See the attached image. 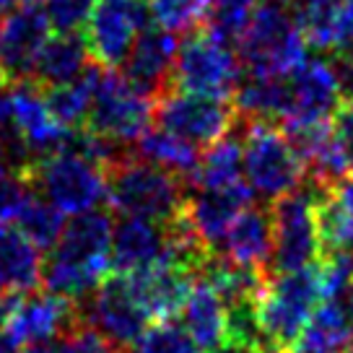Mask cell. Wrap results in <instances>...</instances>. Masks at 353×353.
I'll list each match as a JSON object with an SVG mask.
<instances>
[{"mask_svg":"<svg viewBox=\"0 0 353 353\" xmlns=\"http://www.w3.org/2000/svg\"><path fill=\"white\" fill-rule=\"evenodd\" d=\"M112 210H88L65 232L42 263V286L55 296L83 304L112 270Z\"/></svg>","mask_w":353,"mask_h":353,"instance_id":"6da1fadb","label":"cell"},{"mask_svg":"<svg viewBox=\"0 0 353 353\" xmlns=\"http://www.w3.org/2000/svg\"><path fill=\"white\" fill-rule=\"evenodd\" d=\"M188 188L190 185L182 176L159 169L132 154L107 169L110 210L156 221L164 226L182 216L188 203Z\"/></svg>","mask_w":353,"mask_h":353,"instance_id":"7a4b0ae2","label":"cell"},{"mask_svg":"<svg viewBox=\"0 0 353 353\" xmlns=\"http://www.w3.org/2000/svg\"><path fill=\"white\" fill-rule=\"evenodd\" d=\"M236 50L252 76H288L307 60V39L283 0L257 3Z\"/></svg>","mask_w":353,"mask_h":353,"instance_id":"3957f363","label":"cell"},{"mask_svg":"<svg viewBox=\"0 0 353 353\" xmlns=\"http://www.w3.org/2000/svg\"><path fill=\"white\" fill-rule=\"evenodd\" d=\"M23 182L63 213L97 210L107 198V169L73 151L34 159L23 166Z\"/></svg>","mask_w":353,"mask_h":353,"instance_id":"277c9868","label":"cell"},{"mask_svg":"<svg viewBox=\"0 0 353 353\" xmlns=\"http://www.w3.org/2000/svg\"><path fill=\"white\" fill-rule=\"evenodd\" d=\"M325 299L322 294L320 265L296 273H276L268 278L257 299V320L268 345L291 351L299 332L304 330L314 309Z\"/></svg>","mask_w":353,"mask_h":353,"instance_id":"5b68a950","label":"cell"},{"mask_svg":"<svg viewBox=\"0 0 353 353\" xmlns=\"http://www.w3.org/2000/svg\"><path fill=\"white\" fill-rule=\"evenodd\" d=\"M242 164L252 192L270 203L296 192L307 182V166L278 122L247 120L242 135Z\"/></svg>","mask_w":353,"mask_h":353,"instance_id":"8992f818","label":"cell"},{"mask_svg":"<svg viewBox=\"0 0 353 353\" xmlns=\"http://www.w3.org/2000/svg\"><path fill=\"white\" fill-rule=\"evenodd\" d=\"M151 117L154 99L141 94L128 78L117 76L114 70L101 65L94 68V91L83 130L114 143L132 145V141H138L148 130Z\"/></svg>","mask_w":353,"mask_h":353,"instance_id":"52a82bcc","label":"cell"},{"mask_svg":"<svg viewBox=\"0 0 353 353\" xmlns=\"http://www.w3.org/2000/svg\"><path fill=\"white\" fill-rule=\"evenodd\" d=\"M322 192L327 190L314 182H304L296 192L270 203L276 221V250H273L270 276L296 273L322 260V242L317 229V200Z\"/></svg>","mask_w":353,"mask_h":353,"instance_id":"ba28073f","label":"cell"},{"mask_svg":"<svg viewBox=\"0 0 353 353\" xmlns=\"http://www.w3.org/2000/svg\"><path fill=\"white\" fill-rule=\"evenodd\" d=\"M239 76L242 63L236 60L232 47L219 42L205 26H200L190 32L176 50L172 88L213 99H234Z\"/></svg>","mask_w":353,"mask_h":353,"instance_id":"9c48e42d","label":"cell"},{"mask_svg":"<svg viewBox=\"0 0 353 353\" xmlns=\"http://www.w3.org/2000/svg\"><path fill=\"white\" fill-rule=\"evenodd\" d=\"M154 117L161 130H169L192 145H216L242 120L232 99H213L169 88L154 99Z\"/></svg>","mask_w":353,"mask_h":353,"instance_id":"30bf717a","label":"cell"},{"mask_svg":"<svg viewBox=\"0 0 353 353\" xmlns=\"http://www.w3.org/2000/svg\"><path fill=\"white\" fill-rule=\"evenodd\" d=\"M148 0H97L83 29L94 63L107 70L125 65L135 39L148 29Z\"/></svg>","mask_w":353,"mask_h":353,"instance_id":"8fae6325","label":"cell"},{"mask_svg":"<svg viewBox=\"0 0 353 353\" xmlns=\"http://www.w3.org/2000/svg\"><path fill=\"white\" fill-rule=\"evenodd\" d=\"M81 320L101 332L120 353H128L145 332L148 314L132 294L130 281L122 273H110L81 304Z\"/></svg>","mask_w":353,"mask_h":353,"instance_id":"7c38bea8","label":"cell"},{"mask_svg":"<svg viewBox=\"0 0 353 353\" xmlns=\"http://www.w3.org/2000/svg\"><path fill=\"white\" fill-rule=\"evenodd\" d=\"M50 39V19L39 3L19 0L0 26V86L29 83L37 57Z\"/></svg>","mask_w":353,"mask_h":353,"instance_id":"4fadbf2b","label":"cell"},{"mask_svg":"<svg viewBox=\"0 0 353 353\" xmlns=\"http://www.w3.org/2000/svg\"><path fill=\"white\" fill-rule=\"evenodd\" d=\"M288 94L291 107L288 117L281 125L294 122H330L345 104V83L335 57H314L288 73Z\"/></svg>","mask_w":353,"mask_h":353,"instance_id":"5bb4252c","label":"cell"},{"mask_svg":"<svg viewBox=\"0 0 353 353\" xmlns=\"http://www.w3.org/2000/svg\"><path fill=\"white\" fill-rule=\"evenodd\" d=\"M128 281H130V288L138 299V304L148 314V320L164 322L182 312L198 276L174 260H161V263L148 265L143 270L130 273Z\"/></svg>","mask_w":353,"mask_h":353,"instance_id":"9a60e30c","label":"cell"},{"mask_svg":"<svg viewBox=\"0 0 353 353\" xmlns=\"http://www.w3.org/2000/svg\"><path fill=\"white\" fill-rule=\"evenodd\" d=\"M252 198L254 192L247 182L223 190H200L195 195H188L185 216L200 242L213 252H221L223 239L234 226V221L250 205H254Z\"/></svg>","mask_w":353,"mask_h":353,"instance_id":"2e32d148","label":"cell"},{"mask_svg":"<svg viewBox=\"0 0 353 353\" xmlns=\"http://www.w3.org/2000/svg\"><path fill=\"white\" fill-rule=\"evenodd\" d=\"M176 39L161 26H148L132 44L125 60V78L148 99H159L172 88L176 63Z\"/></svg>","mask_w":353,"mask_h":353,"instance_id":"e0dca14e","label":"cell"},{"mask_svg":"<svg viewBox=\"0 0 353 353\" xmlns=\"http://www.w3.org/2000/svg\"><path fill=\"white\" fill-rule=\"evenodd\" d=\"M11 104L13 120L21 132L23 143L29 148V156L34 159H47L52 154H60L68 148L70 130L50 114L47 101L42 97V88L34 83H19L11 86Z\"/></svg>","mask_w":353,"mask_h":353,"instance_id":"ac0fdd59","label":"cell"},{"mask_svg":"<svg viewBox=\"0 0 353 353\" xmlns=\"http://www.w3.org/2000/svg\"><path fill=\"white\" fill-rule=\"evenodd\" d=\"M78 320H81V304L55 296L50 291H42V294L32 291L21 299L6 332L19 345H32V343H42L63 335Z\"/></svg>","mask_w":353,"mask_h":353,"instance_id":"d6986e66","label":"cell"},{"mask_svg":"<svg viewBox=\"0 0 353 353\" xmlns=\"http://www.w3.org/2000/svg\"><path fill=\"white\" fill-rule=\"evenodd\" d=\"M276 250V221L273 205H250L229 229L221 254L234 265L260 270L270 276Z\"/></svg>","mask_w":353,"mask_h":353,"instance_id":"ffe728a7","label":"cell"},{"mask_svg":"<svg viewBox=\"0 0 353 353\" xmlns=\"http://www.w3.org/2000/svg\"><path fill=\"white\" fill-rule=\"evenodd\" d=\"M172 229L148 219L125 216L112 234V270L135 273L169 257Z\"/></svg>","mask_w":353,"mask_h":353,"instance_id":"44dd1931","label":"cell"},{"mask_svg":"<svg viewBox=\"0 0 353 353\" xmlns=\"http://www.w3.org/2000/svg\"><path fill=\"white\" fill-rule=\"evenodd\" d=\"M353 312L343 301L325 299L309 317L288 353H351Z\"/></svg>","mask_w":353,"mask_h":353,"instance_id":"7402d4cb","label":"cell"},{"mask_svg":"<svg viewBox=\"0 0 353 353\" xmlns=\"http://www.w3.org/2000/svg\"><path fill=\"white\" fill-rule=\"evenodd\" d=\"M182 322L200 353L216 351L226 341V304L205 278H198L182 307Z\"/></svg>","mask_w":353,"mask_h":353,"instance_id":"603a6c76","label":"cell"},{"mask_svg":"<svg viewBox=\"0 0 353 353\" xmlns=\"http://www.w3.org/2000/svg\"><path fill=\"white\" fill-rule=\"evenodd\" d=\"M88 68V47L76 34H57L44 42L42 52L37 57L34 76L29 83L42 91L57 86H68L86 73Z\"/></svg>","mask_w":353,"mask_h":353,"instance_id":"cb8c5ba5","label":"cell"},{"mask_svg":"<svg viewBox=\"0 0 353 353\" xmlns=\"http://www.w3.org/2000/svg\"><path fill=\"white\" fill-rule=\"evenodd\" d=\"M42 283V260L21 229L0 226V294H32Z\"/></svg>","mask_w":353,"mask_h":353,"instance_id":"d4e9b609","label":"cell"},{"mask_svg":"<svg viewBox=\"0 0 353 353\" xmlns=\"http://www.w3.org/2000/svg\"><path fill=\"white\" fill-rule=\"evenodd\" d=\"M132 156H138V159H143L148 164L182 176L188 185L200 164L198 145H192L190 141L179 138L174 132L161 130V128L159 130H145L132 143Z\"/></svg>","mask_w":353,"mask_h":353,"instance_id":"484cf974","label":"cell"},{"mask_svg":"<svg viewBox=\"0 0 353 353\" xmlns=\"http://www.w3.org/2000/svg\"><path fill=\"white\" fill-rule=\"evenodd\" d=\"M242 145L236 138H223L210 145L208 154L200 156V164L190 179V188L200 190H223L242 182Z\"/></svg>","mask_w":353,"mask_h":353,"instance_id":"4316f807","label":"cell"},{"mask_svg":"<svg viewBox=\"0 0 353 353\" xmlns=\"http://www.w3.org/2000/svg\"><path fill=\"white\" fill-rule=\"evenodd\" d=\"M291 3H294V19L309 47L322 52H335L343 0H291Z\"/></svg>","mask_w":353,"mask_h":353,"instance_id":"83f0119b","label":"cell"},{"mask_svg":"<svg viewBox=\"0 0 353 353\" xmlns=\"http://www.w3.org/2000/svg\"><path fill=\"white\" fill-rule=\"evenodd\" d=\"M94 63L86 68V73L68 83V86L47 88L44 91V101L47 110L55 117L63 128L68 130H78L83 128V122L88 117V107H91V91H94Z\"/></svg>","mask_w":353,"mask_h":353,"instance_id":"f1b7e54d","label":"cell"},{"mask_svg":"<svg viewBox=\"0 0 353 353\" xmlns=\"http://www.w3.org/2000/svg\"><path fill=\"white\" fill-rule=\"evenodd\" d=\"M63 216L65 213L57 210L50 200L32 192V198L26 200L16 223L37 250H55V244L60 242V236L65 232V219Z\"/></svg>","mask_w":353,"mask_h":353,"instance_id":"f546056e","label":"cell"},{"mask_svg":"<svg viewBox=\"0 0 353 353\" xmlns=\"http://www.w3.org/2000/svg\"><path fill=\"white\" fill-rule=\"evenodd\" d=\"M254 8H257V0H213L208 13V29L219 42L223 44H236L242 39L247 23L252 19Z\"/></svg>","mask_w":353,"mask_h":353,"instance_id":"4dcf8cb0","label":"cell"},{"mask_svg":"<svg viewBox=\"0 0 353 353\" xmlns=\"http://www.w3.org/2000/svg\"><path fill=\"white\" fill-rule=\"evenodd\" d=\"M23 353H120L101 332H97L88 322L78 320L70 330L57 338L26 345Z\"/></svg>","mask_w":353,"mask_h":353,"instance_id":"1f68e13d","label":"cell"},{"mask_svg":"<svg viewBox=\"0 0 353 353\" xmlns=\"http://www.w3.org/2000/svg\"><path fill=\"white\" fill-rule=\"evenodd\" d=\"M151 16L166 32H195L205 26L210 0H148Z\"/></svg>","mask_w":353,"mask_h":353,"instance_id":"d6a6232c","label":"cell"},{"mask_svg":"<svg viewBox=\"0 0 353 353\" xmlns=\"http://www.w3.org/2000/svg\"><path fill=\"white\" fill-rule=\"evenodd\" d=\"M132 353H200L185 330H179L172 320L156 322L154 327L138 338L132 345Z\"/></svg>","mask_w":353,"mask_h":353,"instance_id":"836d02e7","label":"cell"},{"mask_svg":"<svg viewBox=\"0 0 353 353\" xmlns=\"http://www.w3.org/2000/svg\"><path fill=\"white\" fill-rule=\"evenodd\" d=\"M29 198L32 188L23 182V176L11 169H0V226H8L19 219Z\"/></svg>","mask_w":353,"mask_h":353,"instance_id":"e575fe53","label":"cell"},{"mask_svg":"<svg viewBox=\"0 0 353 353\" xmlns=\"http://www.w3.org/2000/svg\"><path fill=\"white\" fill-rule=\"evenodd\" d=\"M332 132H335V145L341 151L345 172L353 174V104H343L338 114L332 117Z\"/></svg>","mask_w":353,"mask_h":353,"instance_id":"d590c367","label":"cell"},{"mask_svg":"<svg viewBox=\"0 0 353 353\" xmlns=\"http://www.w3.org/2000/svg\"><path fill=\"white\" fill-rule=\"evenodd\" d=\"M23 296H26V294H16V291L0 294V335L8 330V325H11L13 314H16V309H19Z\"/></svg>","mask_w":353,"mask_h":353,"instance_id":"8d00e7d4","label":"cell"},{"mask_svg":"<svg viewBox=\"0 0 353 353\" xmlns=\"http://www.w3.org/2000/svg\"><path fill=\"white\" fill-rule=\"evenodd\" d=\"M330 192H332V200L338 203V208H341L343 213L353 221V176H351V179H343V182H338Z\"/></svg>","mask_w":353,"mask_h":353,"instance_id":"74e56055","label":"cell"},{"mask_svg":"<svg viewBox=\"0 0 353 353\" xmlns=\"http://www.w3.org/2000/svg\"><path fill=\"white\" fill-rule=\"evenodd\" d=\"M335 63L343 73V83L348 86V104H353V60H345V57H335Z\"/></svg>","mask_w":353,"mask_h":353,"instance_id":"f35d334b","label":"cell"},{"mask_svg":"<svg viewBox=\"0 0 353 353\" xmlns=\"http://www.w3.org/2000/svg\"><path fill=\"white\" fill-rule=\"evenodd\" d=\"M210 353H254V348L242 345V343H234V341H223L216 351H210Z\"/></svg>","mask_w":353,"mask_h":353,"instance_id":"ab89813d","label":"cell"},{"mask_svg":"<svg viewBox=\"0 0 353 353\" xmlns=\"http://www.w3.org/2000/svg\"><path fill=\"white\" fill-rule=\"evenodd\" d=\"M19 351H21V345L13 341L8 332H3L0 335V353H19Z\"/></svg>","mask_w":353,"mask_h":353,"instance_id":"60d3db41","label":"cell"},{"mask_svg":"<svg viewBox=\"0 0 353 353\" xmlns=\"http://www.w3.org/2000/svg\"><path fill=\"white\" fill-rule=\"evenodd\" d=\"M254 353H288V351H281L276 345H263V348H257Z\"/></svg>","mask_w":353,"mask_h":353,"instance_id":"b9f144b4","label":"cell"},{"mask_svg":"<svg viewBox=\"0 0 353 353\" xmlns=\"http://www.w3.org/2000/svg\"><path fill=\"white\" fill-rule=\"evenodd\" d=\"M11 6H13V0H0V19L6 16V11H8Z\"/></svg>","mask_w":353,"mask_h":353,"instance_id":"7bdbcfd3","label":"cell"},{"mask_svg":"<svg viewBox=\"0 0 353 353\" xmlns=\"http://www.w3.org/2000/svg\"><path fill=\"white\" fill-rule=\"evenodd\" d=\"M0 161H3V145H0ZM3 164H6V161H3Z\"/></svg>","mask_w":353,"mask_h":353,"instance_id":"ee69618b","label":"cell"},{"mask_svg":"<svg viewBox=\"0 0 353 353\" xmlns=\"http://www.w3.org/2000/svg\"><path fill=\"white\" fill-rule=\"evenodd\" d=\"M351 353H353V351H351Z\"/></svg>","mask_w":353,"mask_h":353,"instance_id":"f6af8a7d","label":"cell"}]
</instances>
